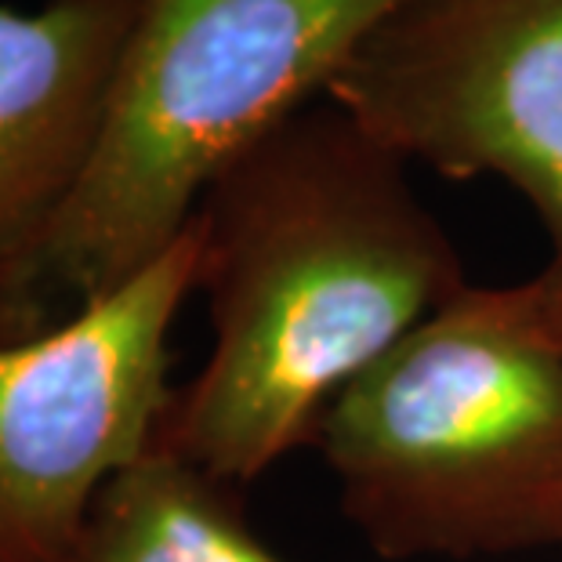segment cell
Segmentation results:
<instances>
[{"mask_svg": "<svg viewBox=\"0 0 562 562\" xmlns=\"http://www.w3.org/2000/svg\"><path fill=\"white\" fill-rule=\"evenodd\" d=\"M193 222L214 341L157 442L229 486L313 442L341 389L469 286L406 164L330 102L225 167Z\"/></svg>", "mask_w": 562, "mask_h": 562, "instance_id": "6da1fadb", "label": "cell"}, {"mask_svg": "<svg viewBox=\"0 0 562 562\" xmlns=\"http://www.w3.org/2000/svg\"><path fill=\"white\" fill-rule=\"evenodd\" d=\"M313 447L385 559L562 544V302L464 286L363 370Z\"/></svg>", "mask_w": 562, "mask_h": 562, "instance_id": "7a4b0ae2", "label": "cell"}, {"mask_svg": "<svg viewBox=\"0 0 562 562\" xmlns=\"http://www.w3.org/2000/svg\"><path fill=\"white\" fill-rule=\"evenodd\" d=\"M403 0H138L88 175L52 247V294L127 283L203 193L349 63Z\"/></svg>", "mask_w": 562, "mask_h": 562, "instance_id": "3957f363", "label": "cell"}, {"mask_svg": "<svg viewBox=\"0 0 562 562\" xmlns=\"http://www.w3.org/2000/svg\"><path fill=\"white\" fill-rule=\"evenodd\" d=\"M200 229L69 319L0 345V562H66L91 501L157 442L167 334L196 291Z\"/></svg>", "mask_w": 562, "mask_h": 562, "instance_id": "277c9868", "label": "cell"}, {"mask_svg": "<svg viewBox=\"0 0 562 562\" xmlns=\"http://www.w3.org/2000/svg\"><path fill=\"white\" fill-rule=\"evenodd\" d=\"M327 102L403 164L508 182L562 277V0H403Z\"/></svg>", "mask_w": 562, "mask_h": 562, "instance_id": "5b68a950", "label": "cell"}, {"mask_svg": "<svg viewBox=\"0 0 562 562\" xmlns=\"http://www.w3.org/2000/svg\"><path fill=\"white\" fill-rule=\"evenodd\" d=\"M138 0L0 8V345L52 330V247L99 146Z\"/></svg>", "mask_w": 562, "mask_h": 562, "instance_id": "8992f818", "label": "cell"}, {"mask_svg": "<svg viewBox=\"0 0 562 562\" xmlns=\"http://www.w3.org/2000/svg\"><path fill=\"white\" fill-rule=\"evenodd\" d=\"M66 562H286L247 526L229 483L153 447L91 501Z\"/></svg>", "mask_w": 562, "mask_h": 562, "instance_id": "52a82bcc", "label": "cell"}, {"mask_svg": "<svg viewBox=\"0 0 562 562\" xmlns=\"http://www.w3.org/2000/svg\"><path fill=\"white\" fill-rule=\"evenodd\" d=\"M544 272H548V280H552L555 294H559V302H562V277H559V272H552V269H544Z\"/></svg>", "mask_w": 562, "mask_h": 562, "instance_id": "ba28073f", "label": "cell"}]
</instances>
